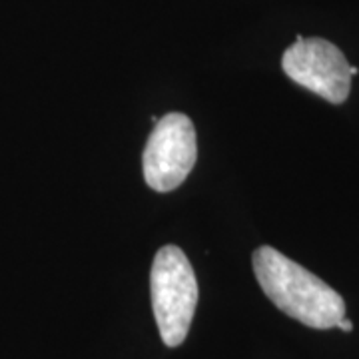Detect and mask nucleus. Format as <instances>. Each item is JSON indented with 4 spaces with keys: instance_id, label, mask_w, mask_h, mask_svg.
<instances>
[{
    "instance_id": "f257e3e1",
    "label": "nucleus",
    "mask_w": 359,
    "mask_h": 359,
    "mask_svg": "<svg viewBox=\"0 0 359 359\" xmlns=\"http://www.w3.org/2000/svg\"><path fill=\"white\" fill-rule=\"evenodd\" d=\"M254 273L271 304L308 327L332 330L346 318L344 297L276 248H257L254 252Z\"/></svg>"
},
{
    "instance_id": "f03ea898",
    "label": "nucleus",
    "mask_w": 359,
    "mask_h": 359,
    "mask_svg": "<svg viewBox=\"0 0 359 359\" xmlns=\"http://www.w3.org/2000/svg\"><path fill=\"white\" fill-rule=\"evenodd\" d=\"M150 294L162 341L168 347L182 346L198 306V280L190 259L178 245H164L156 252Z\"/></svg>"
},
{
    "instance_id": "7ed1b4c3",
    "label": "nucleus",
    "mask_w": 359,
    "mask_h": 359,
    "mask_svg": "<svg viewBox=\"0 0 359 359\" xmlns=\"http://www.w3.org/2000/svg\"><path fill=\"white\" fill-rule=\"evenodd\" d=\"M196 160L198 140L192 120L182 112H170L148 136L142 156L144 180L156 192H172L188 178Z\"/></svg>"
},
{
    "instance_id": "20e7f679",
    "label": "nucleus",
    "mask_w": 359,
    "mask_h": 359,
    "mask_svg": "<svg viewBox=\"0 0 359 359\" xmlns=\"http://www.w3.org/2000/svg\"><path fill=\"white\" fill-rule=\"evenodd\" d=\"M282 68L295 84L332 104H344L351 90V65L346 54L325 39L297 36L283 52Z\"/></svg>"
},
{
    "instance_id": "39448f33",
    "label": "nucleus",
    "mask_w": 359,
    "mask_h": 359,
    "mask_svg": "<svg viewBox=\"0 0 359 359\" xmlns=\"http://www.w3.org/2000/svg\"><path fill=\"white\" fill-rule=\"evenodd\" d=\"M335 327H339L341 332H347V334H349V332L353 330V323L347 320V318H341V320L337 321V325H335Z\"/></svg>"
}]
</instances>
